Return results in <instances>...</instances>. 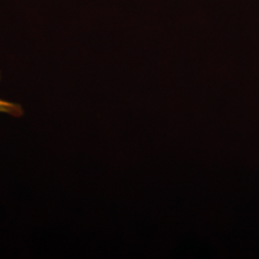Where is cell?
<instances>
[{
  "label": "cell",
  "mask_w": 259,
  "mask_h": 259,
  "mask_svg": "<svg viewBox=\"0 0 259 259\" xmlns=\"http://www.w3.org/2000/svg\"><path fill=\"white\" fill-rule=\"evenodd\" d=\"M0 112L8 113L10 115L20 117L23 115V110L21 106L16 103L8 102L0 99Z\"/></svg>",
  "instance_id": "6da1fadb"
}]
</instances>
